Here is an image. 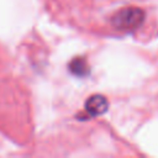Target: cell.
<instances>
[{"mask_svg":"<svg viewBox=\"0 0 158 158\" xmlns=\"http://www.w3.org/2000/svg\"><path fill=\"white\" fill-rule=\"evenodd\" d=\"M144 20V11L139 7L130 6L118 10L111 17V25L120 31H132L138 28Z\"/></svg>","mask_w":158,"mask_h":158,"instance_id":"cell-1","label":"cell"},{"mask_svg":"<svg viewBox=\"0 0 158 158\" xmlns=\"http://www.w3.org/2000/svg\"><path fill=\"white\" fill-rule=\"evenodd\" d=\"M109 107V102L107 99L102 95H91L90 98H88L86 102H85V111L90 115V116H99L102 115L104 112H106Z\"/></svg>","mask_w":158,"mask_h":158,"instance_id":"cell-2","label":"cell"},{"mask_svg":"<svg viewBox=\"0 0 158 158\" xmlns=\"http://www.w3.org/2000/svg\"><path fill=\"white\" fill-rule=\"evenodd\" d=\"M69 68H70V72L78 77H85L89 73V65L83 58H75L74 60H72V63L69 64Z\"/></svg>","mask_w":158,"mask_h":158,"instance_id":"cell-3","label":"cell"}]
</instances>
